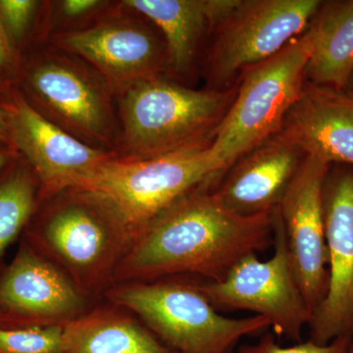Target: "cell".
<instances>
[{
  "label": "cell",
  "instance_id": "1",
  "mask_svg": "<svg viewBox=\"0 0 353 353\" xmlns=\"http://www.w3.org/2000/svg\"><path fill=\"white\" fill-rule=\"evenodd\" d=\"M204 183L179 199L137 234L115 284L197 276L219 282L250 254L273 245L271 214L243 216Z\"/></svg>",
  "mask_w": 353,
  "mask_h": 353
},
{
  "label": "cell",
  "instance_id": "2",
  "mask_svg": "<svg viewBox=\"0 0 353 353\" xmlns=\"http://www.w3.org/2000/svg\"><path fill=\"white\" fill-rule=\"evenodd\" d=\"M21 239L101 301L115 285L134 233L103 194L75 188L39 204Z\"/></svg>",
  "mask_w": 353,
  "mask_h": 353
},
{
  "label": "cell",
  "instance_id": "3",
  "mask_svg": "<svg viewBox=\"0 0 353 353\" xmlns=\"http://www.w3.org/2000/svg\"><path fill=\"white\" fill-rule=\"evenodd\" d=\"M234 90H197L152 77L118 95L114 153L143 160L210 145L236 97Z\"/></svg>",
  "mask_w": 353,
  "mask_h": 353
},
{
  "label": "cell",
  "instance_id": "4",
  "mask_svg": "<svg viewBox=\"0 0 353 353\" xmlns=\"http://www.w3.org/2000/svg\"><path fill=\"white\" fill-rule=\"evenodd\" d=\"M17 88L32 108L87 145L113 152L115 94L90 65L44 43L21 57Z\"/></svg>",
  "mask_w": 353,
  "mask_h": 353
},
{
  "label": "cell",
  "instance_id": "5",
  "mask_svg": "<svg viewBox=\"0 0 353 353\" xmlns=\"http://www.w3.org/2000/svg\"><path fill=\"white\" fill-rule=\"evenodd\" d=\"M104 301L134 313L174 353H231L243 336L270 327L263 316L221 314L194 281L183 278L118 283Z\"/></svg>",
  "mask_w": 353,
  "mask_h": 353
},
{
  "label": "cell",
  "instance_id": "6",
  "mask_svg": "<svg viewBox=\"0 0 353 353\" xmlns=\"http://www.w3.org/2000/svg\"><path fill=\"white\" fill-rule=\"evenodd\" d=\"M310 51L307 31L274 57L245 70L234 102L209 146L222 176L243 155L281 132L285 116L303 92Z\"/></svg>",
  "mask_w": 353,
  "mask_h": 353
},
{
  "label": "cell",
  "instance_id": "7",
  "mask_svg": "<svg viewBox=\"0 0 353 353\" xmlns=\"http://www.w3.org/2000/svg\"><path fill=\"white\" fill-rule=\"evenodd\" d=\"M210 145L150 159L114 158L81 189L95 190L112 202L136 238L146 224L179 199L204 183L219 182L223 176L211 157Z\"/></svg>",
  "mask_w": 353,
  "mask_h": 353
},
{
  "label": "cell",
  "instance_id": "8",
  "mask_svg": "<svg viewBox=\"0 0 353 353\" xmlns=\"http://www.w3.org/2000/svg\"><path fill=\"white\" fill-rule=\"evenodd\" d=\"M273 255L241 259L219 282H196L197 289L219 312L246 310L263 316L278 336L299 343L312 312L292 268L279 208L272 211Z\"/></svg>",
  "mask_w": 353,
  "mask_h": 353
},
{
  "label": "cell",
  "instance_id": "9",
  "mask_svg": "<svg viewBox=\"0 0 353 353\" xmlns=\"http://www.w3.org/2000/svg\"><path fill=\"white\" fill-rule=\"evenodd\" d=\"M141 17L119 2L87 27L53 32L48 43L90 65L117 97L167 68L163 37Z\"/></svg>",
  "mask_w": 353,
  "mask_h": 353
},
{
  "label": "cell",
  "instance_id": "10",
  "mask_svg": "<svg viewBox=\"0 0 353 353\" xmlns=\"http://www.w3.org/2000/svg\"><path fill=\"white\" fill-rule=\"evenodd\" d=\"M320 6L318 0H240L217 28L209 78L216 87L227 85L239 72L274 57L301 36Z\"/></svg>",
  "mask_w": 353,
  "mask_h": 353
},
{
  "label": "cell",
  "instance_id": "11",
  "mask_svg": "<svg viewBox=\"0 0 353 353\" xmlns=\"http://www.w3.org/2000/svg\"><path fill=\"white\" fill-rule=\"evenodd\" d=\"M0 101L6 108L10 145L38 178L39 204L63 190L83 188L103 165L117 157L51 123L30 105L17 88Z\"/></svg>",
  "mask_w": 353,
  "mask_h": 353
},
{
  "label": "cell",
  "instance_id": "12",
  "mask_svg": "<svg viewBox=\"0 0 353 353\" xmlns=\"http://www.w3.org/2000/svg\"><path fill=\"white\" fill-rule=\"evenodd\" d=\"M99 303L22 239L0 266V329L64 328Z\"/></svg>",
  "mask_w": 353,
  "mask_h": 353
},
{
  "label": "cell",
  "instance_id": "13",
  "mask_svg": "<svg viewBox=\"0 0 353 353\" xmlns=\"http://www.w3.org/2000/svg\"><path fill=\"white\" fill-rule=\"evenodd\" d=\"M328 171L329 164L305 157L278 206L292 268L312 314L328 289L323 205Z\"/></svg>",
  "mask_w": 353,
  "mask_h": 353
},
{
  "label": "cell",
  "instance_id": "14",
  "mask_svg": "<svg viewBox=\"0 0 353 353\" xmlns=\"http://www.w3.org/2000/svg\"><path fill=\"white\" fill-rule=\"evenodd\" d=\"M323 205L328 289L308 325L318 345L353 334V172L327 175Z\"/></svg>",
  "mask_w": 353,
  "mask_h": 353
},
{
  "label": "cell",
  "instance_id": "15",
  "mask_svg": "<svg viewBox=\"0 0 353 353\" xmlns=\"http://www.w3.org/2000/svg\"><path fill=\"white\" fill-rule=\"evenodd\" d=\"M305 157L279 132L239 159L213 187V192L236 214H271L280 205Z\"/></svg>",
  "mask_w": 353,
  "mask_h": 353
},
{
  "label": "cell",
  "instance_id": "16",
  "mask_svg": "<svg viewBox=\"0 0 353 353\" xmlns=\"http://www.w3.org/2000/svg\"><path fill=\"white\" fill-rule=\"evenodd\" d=\"M280 132L306 157L353 165V92L306 81Z\"/></svg>",
  "mask_w": 353,
  "mask_h": 353
},
{
  "label": "cell",
  "instance_id": "17",
  "mask_svg": "<svg viewBox=\"0 0 353 353\" xmlns=\"http://www.w3.org/2000/svg\"><path fill=\"white\" fill-rule=\"evenodd\" d=\"M240 0H125L120 4L152 22L163 37L167 68L185 74L208 32L217 29Z\"/></svg>",
  "mask_w": 353,
  "mask_h": 353
},
{
  "label": "cell",
  "instance_id": "18",
  "mask_svg": "<svg viewBox=\"0 0 353 353\" xmlns=\"http://www.w3.org/2000/svg\"><path fill=\"white\" fill-rule=\"evenodd\" d=\"M62 353H174L131 311L102 301L63 329Z\"/></svg>",
  "mask_w": 353,
  "mask_h": 353
},
{
  "label": "cell",
  "instance_id": "19",
  "mask_svg": "<svg viewBox=\"0 0 353 353\" xmlns=\"http://www.w3.org/2000/svg\"><path fill=\"white\" fill-rule=\"evenodd\" d=\"M313 20L306 81L345 88L353 72V0L319 8Z\"/></svg>",
  "mask_w": 353,
  "mask_h": 353
},
{
  "label": "cell",
  "instance_id": "20",
  "mask_svg": "<svg viewBox=\"0 0 353 353\" xmlns=\"http://www.w3.org/2000/svg\"><path fill=\"white\" fill-rule=\"evenodd\" d=\"M39 205L38 178L19 154L0 172V266L7 250L22 238Z\"/></svg>",
  "mask_w": 353,
  "mask_h": 353
},
{
  "label": "cell",
  "instance_id": "21",
  "mask_svg": "<svg viewBox=\"0 0 353 353\" xmlns=\"http://www.w3.org/2000/svg\"><path fill=\"white\" fill-rule=\"evenodd\" d=\"M50 2L0 0V22L21 57L48 43L50 34Z\"/></svg>",
  "mask_w": 353,
  "mask_h": 353
},
{
  "label": "cell",
  "instance_id": "22",
  "mask_svg": "<svg viewBox=\"0 0 353 353\" xmlns=\"http://www.w3.org/2000/svg\"><path fill=\"white\" fill-rule=\"evenodd\" d=\"M63 329H0V353H62Z\"/></svg>",
  "mask_w": 353,
  "mask_h": 353
},
{
  "label": "cell",
  "instance_id": "23",
  "mask_svg": "<svg viewBox=\"0 0 353 353\" xmlns=\"http://www.w3.org/2000/svg\"><path fill=\"white\" fill-rule=\"evenodd\" d=\"M352 336H340L327 345H318L310 340L299 341L292 347H281L272 333L260 336L259 343L243 345L236 353H347Z\"/></svg>",
  "mask_w": 353,
  "mask_h": 353
},
{
  "label": "cell",
  "instance_id": "24",
  "mask_svg": "<svg viewBox=\"0 0 353 353\" xmlns=\"http://www.w3.org/2000/svg\"><path fill=\"white\" fill-rule=\"evenodd\" d=\"M21 57L0 22V99L17 88Z\"/></svg>",
  "mask_w": 353,
  "mask_h": 353
},
{
  "label": "cell",
  "instance_id": "25",
  "mask_svg": "<svg viewBox=\"0 0 353 353\" xmlns=\"http://www.w3.org/2000/svg\"><path fill=\"white\" fill-rule=\"evenodd\" d=\"M58 15L67 20H85L101 14L108 2L99 0H63L57 2Z\"/></svg>",
  "mask_w": 353,
  "mask_h": 353
},
{
  "label": "cell",
  "instance_id": "26",
  "mask_svg": "<svg viewBox=\"0 0 353 353\" xmlns=\"http://www.w3.org/2000/svg\"><path fill=\"white\" fill-rule=\"evenodd\" d=\"M19 157V153L13 146L0 141V172Z\"/></svg>",
  "mask_w": 353,
  "mask_h": 353
},
{
  "label": "cell",
  "instance_id": "27",
  "mask_svg": "<svg viewBox=\"0 0 353 353\" xmlns=\"http://www.w3.org/2000/svg\"><path fill=\"white\" fill-rule=\"evenodd\" d=\"M0 141L11 145L10 141H9L8 132H7L6 108H4L3 103L1 101H0Z\"/></svg>",
  "mask_w": 353,
  "mask_h": 353
},
{
  "label": "cell",
  "instance_id": "28",
  "mask_svg": "<svg viewBox=\"0 0 353 353\" xmlns=\"http://www.w3.org/2000/svg\"><path fill=\"white\" fill-rule=\"evenodd\" d=\"M347 353H353V334L350 339V345H348Z\"/></svg>",
  "mask_w": 353,
  "mask_h": 353
}]
</instances>
